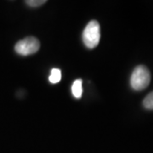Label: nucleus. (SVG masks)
<instances>
[{
  "mask_svg": "<svg viewBox=\"0 0 153 153\" xmlns=\"http://www.w3.org/2000/svg\"><path fill=\"white\" fill-rule=\"evenodd\" d=\"M151 82V72L143 65L137 66L130 76V85L135 91H141L149 86Z\"/></svg>",
  "mask_w": 153,
  "mask_h": 153,
  "instance_id": "1",
  "label": "nucleus"
},
{
  "mask_svg": "<svg viewBox=\"0 0 153 153\" xmlns=\"http://www.w3.org/2000/svg\"><path fill=\"white\" fill-rule=\"evenodd\" d=\"M100 39V27L97 21H91L87 24L82 33V41L88 49H94Z\"/></svg>",
  "mask_w": 153,
  "mask_h": 153,
  "instance_id": "2",
  "label": "nucleus"
},
{
  "mask_svg": "<svg viewBox=\"0 0 153 153\" xmlns=\"http://www.w3.org/2000/svg\"><path fill=\"white\" fill-rule=\"evenodd\" d=\"M40 48V43L34 37H27L17 42L15 46V50L17 54L27 56L33 55L38 51Z\"/></svg>",
  "mask_w": 153,
  "mask_h": 153,
  "instance_id": "3",
  "label": "nucleus"
},
{
  "mask_svg": "<svg viewBox=\"0 0 153 153\" xmlns=\"http://www.w3.org/2000/svg\"><path fill=\"white\" fill-rule=\"evenodd\" d=\"M82 82L81 79H76L75 82H73L72 87H71V92L73 96L76 99H80L82 97Z\"/></svg>",
  "mask_w": 153,
  "mask_h": 153,
  "instance_id": "4",
  "label": "nucleus"
},
{
  "mask_svg": "<svg viewBox=\"0 0 153 153\" xmlns=\"http://www.w3.org/2000/svg\"><path fill=\"white\" fill-rule=\"evenodd\" d=\"M60 79H61V71L60 69H57V68L52 69L49 76V82L55 84V83L60 82Z\"/></svg>",
  "mask_w": 153,
  "mask_h": 153,
  "instance_id": "5",
  "label": "nucleus"
},
{
  "mask_svg": "<svg viewBox=\"0 0 153 153\" xmlns=\"http://www.w3.org/2000/svg\"><path fill=\"white\" fill-rule=\"evenodd\" d=\"M143 106L147 110L153 111V91L148 94L143 100Z\"/></svg>",
  "mask_w": 153,
  "mask_h": 153,
  "instance_id": "6",
  "label": "nucleus"
},
{
  "mask_svg": "<svg viewBox=\"0 0 153 153\" xmlns=\"http://www.w3.org/2000/svg\"><path fill=\"white\" fill-rule=\"evenodd\" d=\"M47 1L46 0H27L26 1V4L30 7H39V6L43 5L46 3Z\"/></svg>",
  "mask_w": 153,
  "mask_h": 153,
  "instance_id": "7",
  "label": "nucleus"
}]
</instances>
